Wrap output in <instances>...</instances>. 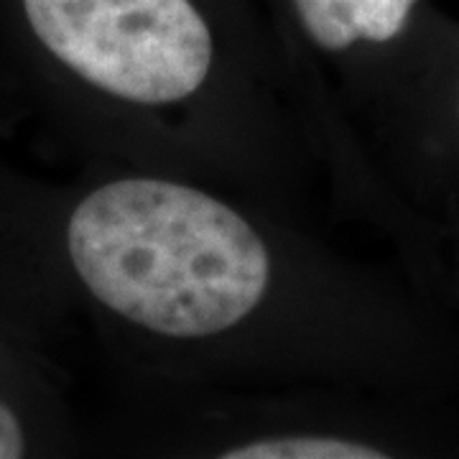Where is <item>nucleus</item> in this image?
Segmentation results:
<instances>
[{
    "label": "nucleus",
    "mask_w": 459,
    "mask_h": 459,
    "mask_svg": "<svg viewBox=\"0 0 459 459\" xmlns=\"http://www.w3.org/2000/svg\"><path fill=\"white\" fill-rule=\"evenodd\" d=\"M26 452V437L18 416L0 401V459H18Z\"/></svg>",
    "instance_id": "5"
},
{
    "label": "nucleus",
    "mask_w": 459,
    "mask_h": 459,
    "mask_svg": "<svg viewBox=\"0 0 459 459\" xmlns=\"http://www.w3.org/2000/svg\"><path fill=\"white\" fill-rule=\"evenodd\" d=\"M66 253L105 309L171 340L238 327L273 273L265 240L238 210L156 177L92 189L69 214Z\"/></svg>",
    "instance_id": "1"
},
{
    "label": "nucleus",
    "mask_w": 459,
    "mask_h": 459,
    "mask_svg": "<svg viewBox=\"0 0 459 459\" xmlns=\"http://www.w3.org/2000/svg\"><path fill=\"white\" fill-rule=\"evenodd\" d=\"M296 18L314 47L329 54L358 41L385 44L409 26L419 0H291Z\"/></svg>",
    "instance_id": "3"
},
{
    "label": "nucleus",
    "mask_w": 459,
    "mask_h": 459,
    "mask_svg": "<svg viewBox=\"0 0 459 459\" xmlns=\"http://www.w3.org/2000/svg\"><path fill=\"white\" fill-rule=\"evenodd\" d=\"M225 459H383L385 452L365 442L329 434H286L265 437L220 452Z\"/></svg>",
    "instance_id": "4"
},
{
    "label": "nucleus",
    "mask_w": 459,
    "mask_h": 459,
    "mask_svg": "<svg viewBox=\"0 0 459 459\" xmlns=\"http://www.w3.org/2000/svg\"><path fill=\"white\" fill-rule=\"evenodd\" d=\"M39 44L80 80L135 105L195 98L214 39L192 0H21Z\"/></svg>",
    "instance_id": "2"
}]
</instances>
